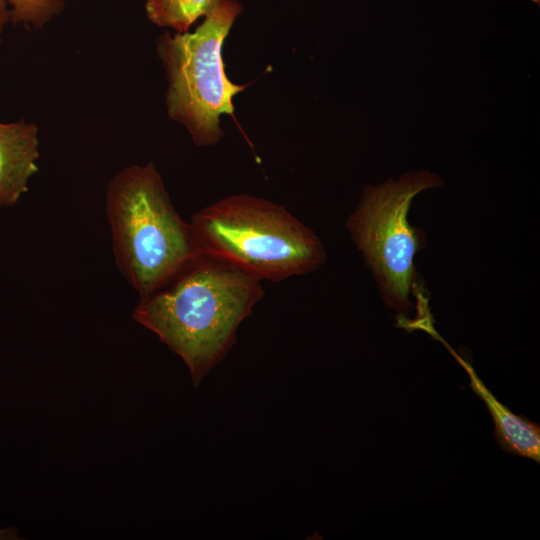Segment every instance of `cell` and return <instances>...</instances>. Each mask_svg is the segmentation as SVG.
<instances>
[{
	"instance_id": "5b68a950",
	"label": "cell",
	"mask_w": 540,
	"mask_h": 540,
	"mask_svg": "<svg viewBox=\"0 0 540 540\" xmlns=\"http://www.w3.org/2000/svg\"><path fill=\"white\" fill-rule=\"evenodd\" d=\"M440 178L428 171L404 174L364 189L359 204L347 220V228L374 275L385 303L398 312L412 307L416 290L414 257L424 246V234L410 225L413 198L423 190L440 186Z\"/></svg>"
},
{
	"instance_id": "52a82bcc",
	"label": "cell",
	"mask_w": 540,
	"mask_h": 540,
	"mask_svg": "<svg viewBox=\"0 0 540 540\" xmlns=\"http://www.w3.org/2000/svg\"><path fill=\"white\" fill-rule=\"evenodd\" d=\"M442 342L468 372L471 379V388L486 403L495 423V438L500 447L509 453L528 457L539 462V425L531 422L526 417L515 415L507 407L499 403L486 389L471 365L456 354L445 341L442 340Z\"/></svg>"
},
{
	"instance_id": "8992f818",
	"label": "cell",
	"mask_w": 540,
	"mask_h": 540,
	"mask_svg": "<svg viewBox=\"0 0 540 540\" xmlns=\"http://www.w3.org/2000/svg\"><path fill=\"white\" fill-rule=\"evenodd\" d=\"M39 129L24 119L0 120V207L13 206L38 172Z\"/></svg>"
},
{
	"instance_id": "9c48e42d",
	"label": "cell",
	"mask_w": 540,
	"mask_h": 540,
	"mask_svg": "<svg viewBox=\"0 0 540 540\" xmlns=\"http://www.w3.org/2000/svg\"><path fill=\"white\" fill-rule=\"evenodd\" d=\"M66 0H6L10 23L27 29H41L59 16Z\"/></svg>"
},
{
	"instance_id": "8fae6325",
	"label": "cell",
	"mask_w": 540,
	"mask_h": 540,
	"mask_svg": "<svg viewBox=\"0 0 540 540\" xmlns=\"http://www.w3.org/2000/svg\"><path fill=\"white\" fill-rule=\"evenodd\" d=\"M18 531L13 527L0 528V540L18 539Z\"/></svg>"
},
{
	"instance_id": "6da1fadb",
	"label": "cell",
	"mask_w": 540,
	"mask_h": 540,
	"mask_svg": "<svg viewBox=\"0 0 540 540\" xmlns=\"http://www.w3.org/2000/svg\"><path fill=\"white\" fill-rule=\"evenodd\" d=\"M263 295L257 277L200 255L164 286L140 297L132 318L182 358L198 386L232 348L238 327Z\"/></svg>"
},
{
	"instance_id": "30bf717a",
	"label": "cell",
	"mask_w": 540,
	"mask_h": 540,
	"mask_svg": "<svg viewBox=\"0 0 540 540\" xmlns=\"http://www.w3.org/2000/svg\"><path fill=\"white\" fill-rule=\"evenodd\" d=\"M10 23V11L6 0H0V45L6 26Z\"/></svg>"
},
{
	"instance_id": "277c9868",
	"label": "cell",
	"mask_w": 540,
	"mask_h": 540,
	"mask_svg": "<svg viewBox=\"0 0 540 540\" xmlns=\"http://www.w3.org/2000/svg\"><path fill=\"white\" fill-rule=\"evenodd\" d=\"M241 12L238 1L226 0L193 32H165L157 41L168 82L167 113L200 146L220 140L219 117L233 114V97L246 88L228 79L222 58L224 40Z\"/></svg>"
},
{
	"instance_id": "3957f363",
	"label": "cell",
	"mask_w": 540,
	"mask_h": 540,
	"mask_svg": "<svg viewBox=\"0 0 540 540\" xmlns=\"http://www.w3.org/2000/svg\"><path fill=\"white\" fill-rule=\"evenodd\" d=\"M189 223L200 255L233 264L261 281L310 273L326 258L310 228L283 206L256 196L225 197Z\"/></svg>"
},
{
	"instance_id": "7a4b0ae2",
	"label": "cell",
	"mask_w": 540,
	"mask_h": 540,
	"mask_svg": "<svg viewBox=\"0 0 540 540\" xmlns=\"http://www.w3.org/2000/svg\"><path fill=\"white\" fill-rule=\"evenodd\" d=\"M105 201L116 264L140 297L200 256L190 223L174 209L152 163L117 172L107 184Z\"/></svg>"
},
{
	"instance_id": "ba28073f",
	"label": "cell",
	"mask_w": 540,
	"mask_h": 540,
	"mask_svg": "<svg viewBox=\"0 0 540 540\" xmlns=\"http://www.w3.org/2000/svg\"><path fill=\"white\" fill-rule=\"evenodd\" d=\"M226 0H145L147 18L153 24L178 33L188 32L201 17H206Z\"/></svg>"
}]
</instances>
